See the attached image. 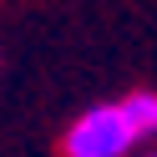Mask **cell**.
Instances as JSON below:
<instances>
[{
  "instance_id": "1",
  "label": "cell",
  "mask_w": 157,
  "mask_h": 157,
  "mask_svg": "<svg viewBox=\"0 0 157 157\" xmlns=\"http://www.w3.org/2000/svg\"><path fill=\"white\" fill-rule=\"evenodd\" d=\"M132 142H137V132H132V122H127L122 101H96V106H86V112L66 127L61 152L66 157H127Z\"/></svg>"
},
{
  "instance_id": "2",
  "label": "cell",
  "mask_w": 157,
  "mask_h": 157,
  "mask_svg": "<svg viewBox=\"0 0 157 157\" xmlns=\"http://www.w3.org/2000/svg\"><path fill=\"white\" fill-rule=\"evenodd\" d=\"M122 112H127V122H132L137 137H157V91H132V96H122Z\"/></svg>"
},
{
  "instance_id": "3",
  "label": "cell",
  "mask_w": 157,
  "mask_h": 157,
  "mask_svg": "<svg viewBox=\"0 0 157 157\" xmlns=\"http://www.w3.org/2000/svg\"><path fill=\"white\" fill-rule=\"evenodd\" d=\"M152 157H157V152H152Z\"/></svg>"
}]
</instances>
